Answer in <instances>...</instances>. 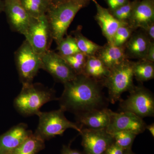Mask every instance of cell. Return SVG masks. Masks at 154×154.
<instances>
[{
  "instance_id": "obj_23",
  "label": "cell",
  "mask_w": 154,
  "mask_h": 154,
  "mask_svg": "<svg viewBox=\"0 0 154 154\" xmlns=\"http://www.w3.org/2000/svg\"><path fill=\"white\" fill-rule=\"evenodd\" d=\"M134 76L140 82L142 83L154 78V63L139 60L134 62Z\"/></svg>"
},
{
  "instance_id": "obj_37",
  "label": "cell",
  "mask_w": 154,
  "mask_h": 154,
  "mask_svg": "<svg viewBox=\"0 0 154 154\" xmlns=\"http://www.w3.org/2000/svg\"><path fill=\"white\" fill-rule=\"evenodd\" d=\"M125 154H135L132 151V150H127L125 152Z\"/></svg>"
},
{
  "instance_id": "obj_19",
  "label": "cell",
  "mask_w": 154,
  "mask_h": 154,
  "mask_svg": "<svg viewBox=\"0 0 154 154\" xmlns=\"http://www.w3.org/2000/svg\"><path fill=\"white\" fill-rule=\"evenodd\" d=\"M110 72L102 61L96 56H92L88 57L83 74L103 85Z\"/></svg>"
},
{
  "instance_id": "obj_1",
  "label": "cell",
  "mask_w": 154,
  "mask_h": 154,
  "mask_svg": "<svg viewBox=\"0 0 154 154\" xmlns=\"http://www.w3.org/2000/svg\"><path fill=\"white\" fill-rule=\"evenodd\" d=\"M63 85V92L58 100L64 112L75 115L107 108L109 101L103 94L102 83L81 74Z\"/></svg>"
},
{
  "instance_id": "obj_25",
  "label": "cell",
  "mask_w": 154,
  "mask_h": 154,
  "mask_svg": "<svg viewBox=\"0 0 154 154\" xmlns=\"http://www.w3.org/2000/svg\"><path fill=\"white\" fill-rule=\"evenodd\" d=\"M58 54L62 57H66L80 52L74 37L68 35L64 38L57 44Z\"/></svg>"
},
{
  "instance_id": "obj_15",
  "label": "cell",
  "mask_w": 154,
  "mask_h": 154,
  "mask_svg": "<svg viewBox=\"0 0 154 154\" xmlns=\"http://www.w3.org/2000/svg\"><path fill=\"white\" fill-rule=\"evenodd\" d=\"M127 22L134 31L144 29L154 22V0H138Z\"/></svg>"
},
{
  "instance_id": "obj_36",
  "label": "cell",
  "mask_w": 154,
  "mask_h": 154,
  "mask_svg": "<svg viewBox=\"0 0 154 154\" xmlns=\"http://www.w3.org/2000/svg\"><path fill=\"white\" fill-rule=\"evenodd\" d=\"M4 3L3 0H0V14L4 11Z\"/></svg>"
},
{
  "instance_id": "obj_14",
  "label": "cell",
  "mask_w": 154,
  "mask_h": 154,
  "mask_svg": "<svg viewBox=\"0 0 154 154\" xmlns=\"http://www.w3.org/2000/svg\"><path fill=\"white\" fill-rule=\"evenodd\" d=\"M92 2L95 3L96 8L95 20L101 28L103 36L107 39V43L113 44V37L116 30L120 26L128 23L116 19L108 9L100 5L96 0H92Z\"/></svg>"
},
{
  "instance_id": "obj_4",
  "label": "cell",
  "mask_w": 154,
  "mask_h": 154,
  "mask_svg": "<svg viewBox=\"0 0 154 154\" xmlns=\"http://www.w3.org/2000/svg\"><path fill=\"white\" fill-rule=\"evenodd\" d=\"M134 62L126 59L110 70L103 85L108 90V99L110 103L115 104L120 101L122 94L127 91L130 92L134 88Z\"/></svg>"
},
{
  "instance_id": "obj_33",
  "label": "cell",
  "mask_w": 154,
  "mask_h": 154,
  "mask_svg": "<svg viewBox=\"0 0 154 154\" xmlns=\"http://www.w3.org/2000/svg\"><path fill=\"white\" fill-rule=\"evenodd\" d=\"M71 143L68 145H63L61 151V154H84L79 151L73 149L70 147Z\"/></svg>"
},
{
  "instance_id": "obj_18",
  "label": "cell",
  "mask_w": 154,
  "mask_h": 154,
  "mask_svg": "<svg viewBox=\"0 0 154 154\" xmlns=\"http://www.w3.org/2000/svg\"><path fill=\"white\" fill-rule=\"evenodd\" d=\"M95 56L110 70L128 59L125 55L124 46H117L108 43L102 46Z\"/></svg>"
},
{
  "instance_id": "obj_5",
  "label": "cell",
  "mask_w": 154,
  "mask_h": 154,
  "mask_svg": "<svg viewBox=\"0 0 154 154\" xmlns=\"http://www.w3.org/2000/svg\"><path fill=\"white\" fill-rule=\"evenodd\" d=\"M64 112L60 108L49 112L40 111L37 115L38 123L34 134L45 141L57 136L62 135L69 128L81 132L82 128L81 126L69 120L66 117Z\"/></svg>"
},
{
  "instance_id": "obj_30",
  "label": "cell",
  "mask_w": 154,
  "mask_h": 154,
  "mask_svg": "<svg viewBox=\"0 0 154 154\" xmlns=\"http://www.w3.org/2000/svg\"><path fill=\"white\" fill-rule=\"evenodd\" d=\"M126 150L113 142L110 146L105 154H125Z\"/></svg>"
},
{
  "instance_id": "obj_24",
  "label": "cell",
  "mask_w": 154,
  "mask_h": 154,
  "mask_svg": "<svg viewBox=\"0 0 154 154\" xmlns=\"http://www.w3.org/2000/svg\"><path fill=\"white\" fill-rule=\"evenodd\" d=\"M62 57L76 74H83L88 56L79 52L73 55Z\"/></svg>"
},
{
  "instance_id": "obj_11",
  "label": "cell",
  "mask_w": 154,
  "mask_h": 154,
  "mask_svg": "<svg viewBox=\"0 0 154 154\" xmlns=\"http://www.w3.org/2000/svg\"><path fill=\"white\" fill-rule=\"evenodd\" d=\"M79 133L82 137L84 154H105L114 142L112 134L108 133L106 129L82 128Z\"/></svg>"
},
{
  "instance_id": "obj_26",
  "label": "cell",
  "mask_w": 154,
  "mask_h": 154,
  "mask_svg": "<svg viewBox=\"0 0 154 154\" xmlns=\"http://www.w3.org/2000/svg\"><path fill=\"white\" fill-rule=\"evenodd\" d=\"M114 142L125 150L131 149L133 143L137 135L129 131H122L112 134Z\"/></svg>"
},
{
  "instance_id": "obj_31",
  "label": "cell",
  "mask_w": 154,
  "mask_h": 154,
  "mask_svg": "<svg viewBox=\"0 0 154 154\" xmlns=\"http://www.w3.org/2000/svg\"><path fill=\"white\" fill-rule=\"evenodd\" d=\"M143 60L154 62V42H150L145 57Z\"/></svg>"
},
{
  "instance_id": "obj_27",
  "label": "cell",
  "mask_w": 154,
  "mask_h": 154,
  "mask_svg": "<svg viewBox=\"0 0 154 154\" xmlns=\"http://www.w3.org/2000/svg\"><path fill=\"white\" fill-rule=\"evenodd\" d=\"M138 0L129 1L123 5L117 8L110 11L113 17L116 19L122 21H126L129 19L131 16L132 11L136 4Z\"/></svg>"
},
{
  "instance_id": "obj_29",
  "label": "cell",
  "mask_w": 154,
  "mask_h": 154,
  "mask_svg": "<svg viewBox=\"0 0 154 154\" xmlns=\"http://www.w3.org/2000/svg\"><path fill=\"white\" fill-rule=\"evenodd\" d=\"M130 0H105L107 5L109 7L108 10L113 11L120 6L126 4Z\"/></svg>"
},
{
  "instance_id": "obj_12",
  "label": "cell",
  "mask_w": 154,
  "mask_h": 154,
  "mask_svg": "<svg viewBox=\"0 0 154 154\" xmlns=\"http://www.w3.org/2000/svg\"><path fill=\"white\" fill-rule=\"evenodd\" d=\"M4 12L12 30L24 35L31 17L28 15L20 0H3Z\"/></svg>"
},
{
  "instance_id": "obj_17",
  "label": "cell",
  "mask_w": 154,
  "mask_h": 154,
  "mask_svg": "<svg viewBox=\"0 0 154 154\" xmlns=\"http://www.w3.org/2000/svg\"><path fill=\"white\" fill-rule=\"evenodd\" d=\"M107 108L97 109L75 115L81 127L95 130L106 129L109 123Z\"/></svg>"
},
{
  "instance_id": "obj_32",
  "label": "cell",
  "mask_w": 154,
  "mask_h": 154,
  "mask_svg": "<svg viewBox=\"0 0 154 154\" xmlns=\"http://www.w3.org/2000/svg\"><path fill=\"white\" fill-rule=\"evenodd\" d=\"M142 30L151 41L154 42V22Z\"/></svg>"
},
{
  "instance_id": "obj_13",
  "label": "cell",
  "mask_w": 154,
  "mask_h": 154,
  "mask_svg": "<svg viewBox=\"0 0 154 154\" xmlns=\"http://www.w3.org/2000/svg\"><path fill=\"white\" fill-rule=\"evenodd\" d=\"M33 134L28 126L20 123L0 135V154H11L14 150Z\"/></svg>"
},
{
  "instance_id": "obj_9",
  "label": "cell",
  "mask_w": 154,
  "mask_h": 154,
  "mask_svg": "<svg viewBox=\"0 0 154 154\" xmlns=\"http://www.w3.org/2000/svg\"><path fill=\"white\" fill-rule=\"evenodd\" d=\"M109 123L106 130L112 134L119 131H129L137 135L142 133L146 129L147 125L143 118L131 112H113L107 109Z\"/></svg>"
},
{
  "instance_id": "obj_10",
  "label": "cell",
  "mask_w": 154,
  "mask_h": 154,
  "mask_svg": "<svg viewBox=\"0 0 154 154\" xmlns=\"http://www.w3.org/2000/svg\"><path fill=\"white\" fill-rule=\"evenodd\" d=\"M42 69L50 74L56 82L65 84L74 79L77 75L63 58L48 50L41 56Z\"/></svg>"
},
{
  "instance_id": "obj_2",
  "label": "cell",
  "mask_w": 154,
  "mask_h": 154,
  "mask_svg": "<svg viewBox=\"0 0 154 154\" xmlns=\"http://www.w3.org/2000/svg\"><path fill=\"white\" fill-rule=\"evenodd\" d=\"M58 100L54 89L40 84L22 85V90L14 99V107L23 116L37 115L41 107L48 102Z\"/></svg>"
},
{
  "instance_id": "obj_35",
  "label": "cell",
  "mask_w": 154,
  "mask_h": 154,
  "mask_svg": "<svg viewBox=\"0 0 154 154\" xmlns=\"http://www.w3.org/2000/svg\"><path fill=\"white\" fill-rule=\"evenodd\" d=\"M146 129H147L151 134L152 136L154 137V124L152 123L149 125H146Z\"/></svg>"
},
{
  "instance_id": "obj_8",
  "label": "cell",
  "mask_w": 154,
  "mask_h": 154,
  "mask_svg": "<svg viewBox=\"0 0 154 154\" xmlns=\"http://www.w3.org/2000/svg\"><path fill=\"white\" fill-rule=\"evenodd\" d=\"M24 36L40 56L49 50L53 39L46 14L38 18H31Z\"/></svg>"
},
{
  "instance_id": "obj_28",
  "label": "cell",
  "mask_w": 154,
  "mask_h": 154,
  "mask_svg": "<svg viewBox=\"0 0 154 154\" xmlns=\"http://www.w3.org/2000/svg\"><path fill=\"white\" fill-rule=\"evenodd\" d=\"M134 31L128 24L120 26L116 32L113 44L117 46H124Z\"/></svg>"
},
{
  "instance_id": "obj_6",
  "label": "cell",
  "mask_w": 154,
  "mask_h": 154,
  "mask_svg": "<svg viewBox=\"0 0 154 154\" xmlns=\"http://www.w3.org/2000/svg\"><path fill=\"white\" fill-rule=\"evenodd\" d=\"M15 60L22 85L33 83L42 69L41 56L34 51L25 39L15 53Z\"/></svg>"
},
{
  "instance_id": "obj_34",
  "label": "cell",
  "mask_w": 154,
  "mask_h": 154,
  "mask_svg": "<svg viewBox=\"0 0 154 154\" xmlns=\"http://www.w3.org/2000/svg\"><path fill=\"white\" fill-rule=\"evenodd\" d=\"M51 2V5H60L63 3L69 2L72 1H78V0H50ZM92 1V0H90Z\"/></svg>"
},
{
  "instance_id": "obj_22",
  "label": "cell",
  "mask_w": 154,
  "mask_h": 154,
  "mask_svg": "<svg viewBox=\"0 0 154 154\" xmlns=\"http://www.w3.org/2000/svg\"><path fill=\"white\" fill-rule=\"evenodd\" d=\"M20 2L31 18L45 15L51 6L50 0H20Z\"/></svg>"
},
{
  "instance_id": "obj_16",
  "label": "cell",
  "mask_w": 154,
  "mask_h": 154,
  "mask_svg": "<svg viewBox=\"0 0 154 154\" xmlns=\"http://www.w3.org/2000/svg\"><path fill=\"white\" fill-rule=\"evenodd\" d=\"M151 41L142 30L133 33L124 45L127 59H136L143 60L149 46Z\"/></svg>"
},
{
  "instance_id": "obj_3",
  "label": "cell",
  "mask_w": 154,
  "mask_h": 154,
  "mask_svg": "<svg viewBox=\"0 0 154 154\" xmlns=\"http://www.w3.org/2000/svg\"><path fill=\"white\" fill-rule=\"evenodd\" d=\"M90 0H78L51 5L46 14L53 40L57 44L66 34L75 16Z\"/></svg>"
},
{
  "instance_id": "obj_21",
  "label": "cell",
  "mask_w": 154,
  "mask_h": 154,
  "mask_svg": "<svg viewBox=\"0 0 154 154\" xmlns=\"http://www.w3.org/2000/svg\"><path fill=\"white\" fill-rule=\"evenodd\" d=\"M82 27L79 26L72 32L78 48L81 52L87 56H95L102 46L96 44L88 39L82 33Z\"/></svg>"
},
{
  "instance_id": "obj_7",
  "label": "cell",
  "mask_w": 154,
  "mask_h": 154,
  "mask_svg": "<svg viewBox=\"0 0 154 154\" xmlns=\"http://www.w3.org/2000/svg\"><path fill=\"white\" fill-rule=\"evenodd\" d=\"M125 100H120L121 111H128L141 118L153 117L154 96L152 93L142 85L134 86Z\"/></svg>"
},
{
  "instance_id": "obj_20",
  "label": "cell",
  "mask_w": 154,
  "mask_h": 154,
  "mask_svg": "<svg viewBox=\"0 0 154 154\" xmlns=\"http://www.w3.org/2000/svg\"><path fill=\"white\" fill-rule=\"evenodd\" d=\"M44 140L32 134L11 154H37L45 148Z\"/></svg>"
}]
</instances>
